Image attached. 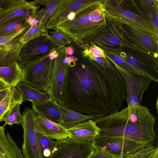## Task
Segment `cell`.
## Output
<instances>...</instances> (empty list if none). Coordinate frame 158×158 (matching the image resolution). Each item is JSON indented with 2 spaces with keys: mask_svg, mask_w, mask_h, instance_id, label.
<instances>
[{
  "mask_svg": "<svg viewBox=\"0 0 158 158\" xmlns=\"http://www.w3.org/2000/svg\"><path fill=\"white\" fill-rule=\"evenodd\" d=\"M126 95L125 81L114 65L104 67L82 56L69 66L64 104L70 108L94 119L103 117L118 111Z\"/></svg>",
  "mask_w": 158,
  "mask_h": 158,
  "instance_id": "1",
  "label": "cell"
},
{
  "mask_svg": "<svg viewBox=\"0 0 158 158\" xmlns=\"http://www.w3.org/2000/svg\"><path fill=\"white\" fill-rule=\"evenodd\" d=\"M93 120L100 129L98 135L124 138L153 145L156 118L148 108L140 104Z\"/></svg>",
  "mask_w": 158,
  "mask_h": 158,
  "instance_id": "2",
  "label": "cell"
},
{
  "mask_svg": "<svg viewBox=\"0 0 158 158\" xmlns=\"http://www.w3.org/2000/svg\"><path fill=\"white\" fill-rule=\"evenodd\" d=\"M72 20H61L51 29L60 32L72 42L92 44L93 39L106 26V15L102 2L90 0L75 12Z\"/></svg>",
  "mask_w": 158,
  "mask_h": 158,
  "instance_id": "3",
  "label": "cell"
},
{
  "mask_svg": "<svg viewBox=\"0 0 158 158\" xmlns=\"http://www.w3.org/2000/svg\"><path fill=\"white\" fill-rule=\"evenodd\" d=\"M94 150L114 158H130L140 150L153 145L119 137L98 135L91 142Z\"/></svg>",
  "mask_w": 158,
  "mask_h": 158,
  "instance_id": "4",
  "label": "cell"
},
{
  "mask_svg": "<svg viewBox=\"0 0 158 158\" xmlns=\"http://www.w3.org/2000/svg\"><path fill=\"white\" fill-rule=\"evenodd\" d=\"M49 54L28 63L22 68V81L37 90L48 92L53 63V60L49 59Z\"/></svg>",
  "mask_w": 158,
  "mask_h": 158,
  "instance_id": "5",
  "label": "cell"
},
{
  "mask_svg": "<svg viewBox=\"0 0 158 158\" xmlns=\"http://www.w3.org/2000/svg\"><path fill=\"white\" fill-rule=\"evenodd\" d=\"M66 47L58 48V57L53 60L49 88L47 92L51 99L59 104L64 103L67 96L69 66L63 59L68 56Z\"/></svg>",
  "mask_w": 158,
  "mask_h": 158,
  "instance_id": "6",
  "label": "cell"
},
{
  "mask_svg": "<svg viewBox=\"0 0 158 158\" xmlns=\"http://www.w3.org/2000/svg\"><path fill=\"white\" fill-rule=\"evenodd\" d=\"M94 150L91 142L69 137L54 141L51 154L48 158H89Z\"/></svg>",
  "mask_w": 158,
  "mask_h": 158,
  "instance_id": "7",
  "label": "cell"
},
{
  "mask_svg": "<svg viewBox=\"0 0 158 158\" xmlns=\"http://www.w3.org/2000/svg\"><path fill=\"white\" fill-rule=\"evenodd\" d=\"M58 48L48 33L36 37L23 45L19 53V63L22 69L28 63Z\"/></svg>",
  "mask_w": 158,
  "mask_h": 158,
  "instance_id": "8",
  "label": "cell"
},
{
  "mask_svg": "<svg viewBox=\"0 0 158 158\" xmlns=\"http://www.w3.org/2000/svg\"><path fill=\"white\" fill-rule=\"evenodd\" d=\"M37 116L29 108H25L21 124L23 131L22 153L24 158H42L37 141L35 125Z\"/></svg>",
  "mask_w": 158,
  "mask_h": 158,
  "instance_id": "9",
  "label": "cell"
},
{
  "mask_svg": "<svg viewBox=\"0 0 158 158\" xmlns=\"http://www.w3.org/2000/svg\"><path fill=\"white\" fill-rule=\"evenodd\" d=\"M113 64L122 74L125 81L128 106L140 104L144 92L149 87L152 80L147 77L133 75L124 69Z\"/></svg>",
  "mask_w": 158,
  "mask_h": 158,
  "instance_id": "10",
  "label": "cell"
},
{
  "mask_svg": "<svg viewBox=\"0 0 158 158\" xmlns=\"http://www.w3.org/2000/svg\"><path fill=\"white\" fill-rule=\"evenodd\" d=\"M117 6L109 8H104L106 15L115 19L122 20L126 24L134 25L152 36H157V28L149 21L147 20L131 11Z\"/></svg>",
  "mask_w": 158,
  "mask_h": 158,
  "instance_id": "11",
  "label": "cell"
},
{
  "mask_svg": "<svg viewBox=\"0 0 158 158\" xmlns=\"http://www.w3.org/2000/svg\"><path fill=\"white\" fill-rule=\"evenodd\" d=\"M89 0H59L54 10L49 17L45 29L48 30L65 18L71 12L77 11Z\"/></svg>",
  "mask_w": 158,
  "mask_h": 158,
  "instance_id": "12",
  "label": "cell"
},
{
  "mask_svg": "<svg viewBox=\"0 0 158 158\" xmlns=\"http://www.w3.org/2000/svg\"><path fill=\"white\" fill-rule=\"evenodd\" d=\"M38 7L26 1L0 11V27L21 17L34 18Z\"/></svg>",
  "mask_w": 158,
  "mask_h": 158,
  "instance_id": "13",
  "label": "cell"
},
{
  "mask_svg": "<svg viewBox=\"0 0 158 158\" xmlns=\"http://www.w3.org/2000/svg\"><path fill=\"white\" fill-rule=\"evenodd\" d=\"M33 110L39 115L51 121L60 123L64 115L60 105L52 99L41 103H32Z\"/></svg>",
  "mask_w": 158,
  "mask_h": 158,
  "instance_id": "14",
  "label": "cell"
},
{
  "mask_svg": "<svg viewBox=\"0 0 158 158\" xmlns=\"http://www.w3.org/2000/svg\"><path fill=\"white\" fill-rule=\"evenodd\" d=\"M69 137L75 139L92 142L99 134L100 129L92 119L80 123L67 129Z\"/></svg>",
  "mask_w": 158,
  "mask_h": 158,
  "instance_id": "15",
  "label": "cell"
},
{
  "mask_svg": "<svg viewBox=\"0 0 158 158\" xmlns=\"http://www.w3.org/2000/svg\"><path fill=\"white\" fill-rule=\"evenodd\" d=\"M36 118L45 134L51 139L60 140L69 136L67 129L60 124L39 115H37Z\"/></svg>",
  "mask_w": 158,
  "mask_h": 158,
  "instance_id": "16",
  "label": "cell"
},
{
  "mask_svg": "<svg viewBox=\"0 0 158 158\" xmlns=\"http://www.w3.org/2000/svg\"><path fill=\"white\" fill-rule=\"evenodd\" d=\"M19 36L5 45V48L0 51V67L19 63V53L24 44L20 42Z\"/></svg>",
  "mask_w": 158,
  "mask_h": 158,
  "instance_id": "17",
  "label": "cell"
},
{
  "mask_svg": "<svg viewBox=\"0 0 158 158\" xmlns=\"http://www.w3.org/2000/svg\"><path fill=\"white\" fill-rule=\"evenodd\" d=\"M16 87L21 93L23 101H27L32 103H41L52 99L47 92L37 90L25 82H20Z\"/></svg>",
  "mask_w": 158,
  "mask_h": 158,
  "instance_id": "18",
  "label": "cell"
},
{
  "mask_svg": "<svg viewBox=\"0 0 158 158\" xmlns=\"http://www.w3.org/2000/svg\"><path fill=\"white\" fill-rule=\"evenodd\" d=\"M64 110V115L59 123L66 129L89 119H94L92 116L77 111L67 106L64 103L60 104Z\"/></svg>",
  "mask_w": 158,
  "mask_h": 158,
  "instance_id": "19",
  "label": "cell"
},
{
  "mask_svg": "<svg viewBox=\"0 0 158 158\" xmlns=\"http://www.w3.org/2000/svg\"><path fill=\"white\" fill-rule=\"evenodd\" d=\"M0 77L11 86L16 87L22 81L23 72L19 63L0 67Z\"/></svg>",
  "mask_w": 158,
  "mask_h": 158,
  "instance_id": "20",
  "label": "cell"
},
{
  "mask_svg": "<svg viewBox=\"0 0 158 158\" xmlns=\"http://www.w3.org/2000/svg\"><path fill=\"white\" fill-rule=\"evenodd\" d=\"M23 101L22 96L16 87L11 86L6 96L0 102V123L3 121L7 112L17 104Z\"/></svg>",
  "mask_w": 158,
  "mask_h": 158,
  "instance_id": "21",
  "label": "cell"
},
{
  "mask_svg": "<svg viewBox=\"0 0 158 158\" xmlns=\"http://www.w3.org/2000/svg\"><path fill=\"white\" fill-rule=\"evenodd\" d=\"M36 117L35 119V125L40 150L42 158H48L51 154L54 141L45 134Z\"/></svg>",
  "mask_w": 158,
  "mask_h": 158,
  "instance_id": "22",
  "label": "cell"
},
{
  "mask_svg": "<svg viewBox=\"0 0 158 158\" xmlns=\"http://www.w3.org/2000/svg\"><path fill=\"white\" fill-rule=\"evenodd\" d=\"M27 19L21 17L0 27V37L21 31H26L30 26Z\"/></svg>",
  "mask_w": 158,
  "mask_h": 158,
  "instance_id": "23",
  "label": "cell"
},
{
  "mask_svg": "<svg viewBox=\"0 0 158 158\" xmlns=\"http://www.w3.org/2000/svg\"><path fill=\"white\" fill-rule=\"evenodd\" d=\"M5 131L4 126H0V158H18Z\"/></svg>",
  "mask_w": 158,
  "mask_h": 158,
  "instance_id": "24",
  "label": "cell"
},
{
  "mask_svg": "<svg viewBox=\"0 0 158 158\" xmlns=\"http://www.w3.org/2000/svg\"><path fill=\"white\" fill-rule=\"evenodd\" d=\"M45 26L40 21L36 24L30 25L27 29L19 36L20 42L23 44L38 36L48 34L45 29Z\"/></svg>",
  "mask_w": 158,
  "mask_h": 158,
  "instance_id": "25",
  "label": "cell"
},
{
  "mask_svg": "<svg viewBox=\"0 0 158 158\" xmlns=\"http://www.w3.org/2000/svg\"><path fill=\"white\" fill-rule=\"evenodd\" d=\"M20 104H17L13 106L6 114L3 121L5 122L3 125L6 124L12 125L15 124L21 123L22 119V115L20 113Z\"/></svg>",
  "mask_w": 158,
  "mask_h": 158,
  "instance_id": "26",
  "label": "cell"
},
{
  "mask_svg": "<svg viewBox=\"0 0 158 158\" xmlns=\"http://www.w3.org/2000/svg\"><path fill=\"white\" fill-rule=\"evenodd\" d=\"M59 0H37L31 2L33 5L39 4L43 5L45 7L43 16L40 21L45 26L48 19L54 10Z\"/></svg>",
  "mask_w": 158,
  "mask_h": 158,
  "instance_id": "27",
  "label": "cell"
},
{
  "mask_svg": "<svg viewBox=\"0 0 158 158\" xmlns=\"http://www.w3.org/2000/svg\"><path fill=\"white\" fill-rule=\"evenodd\" d=\"M48 34L52 38L58 48L65 47L71 44V41L61 33L55 31L47 30Z\"/></svg>",
  "mask_w": 158,
  "mask_h": 158,
  "instance_id": "28",
  "label": "cell"
},
{
  "mask_svg": "<svg viewBox=\"0 0 158 158\" xmlns=\"http://www.w3.org/2000/svg\"><path fill=\"white\" fill-rule=\"evenodd\" d=\"M83 56L89 58L103 57L106 58L104 51L100 48L94 45L91 46L89 49L85 50L83 52Z\"/></svg>",
  "mask_w": 158,
  "mask_h": 158,
  "instance_id": "29",
  "label": "cell"
},
{
  "mask_svg": "<svg viewBox=\"0 0 158 158\" xmlns=\"http://www.w3.org/2000/svg\"><path fill=\"white\" fill-rule=\"evenodd\" d=\"M158 147L152 146L143 148L137 152L130 158H150Z\"/></svg>",
  "mask_w": 158,
  "mask_h": 158,
  "instance_id": "30",
  "label": "cell"
},
{
  "mask_svg": "<svg viewBox=\"0 0 158 158\" xmlns=\"http://www.w3.org/2000/svg\"><path fill=\"white\" fill-rule=\"evenodd\" d=\"M25 0H0V11L7 9L14 6L24 2Z\"/></svg>",
  "mask_w": 158,
  "mask_h": 158,
  "instance_id": "31",
  "label": "cell"
},
{
  "mask_svg": "<svg viewBox=\"0 0 158 158\" xmlns=\"http://www.w3.org/2000/svg\"><path fill=\"white\" fill-rule=\"evenodd\" d=\"M25 31H21L0 37V44L2 45H5L9 43L16 38L22 35Z\"/></svg>",
  "mask_w": 158,
  "mask_h": 158,
  "instance_id": "32",
  "label": "cell"
},
{
  "mask_svg": "<svg viewBox=\"0 0 158 158\" xmlns=\"http://www.w3.org/2000/svg\"><path fill=\"white\" fill-rule=\"evenodd\" d=\"M6 135L9 141L13 147L18 158H24L20 149H19L9 133H7Z\"/></svg>",
  "mask_w": 158,
  "mask_h": 158,
  "instance_id": "33",
  "label": "cell"
},
{
  "mask_svg": "<svg viewBox=\"0 0 158 158\" xmlns=\"http://www.w3.org/2000/svg\"><path fill=\"white\" fill-rule=\"evenodd\" d=\"M89 158H114L102 152L95 150Z\"/></svg>",
  "mask_w": 158,
  "mask_h": 158,
  "instance_id": "34",
  "label": "cell"
},
{
  "mask_svg": "<svg viewBox=\"0 0 158 158\" xmlns=\"http://www.w3.org/2000/svg\"><path fill=\"white\" fill-rule=\"evenodd\" d=\"M59 56V53L57 51V49L54 50L51 52L49 54V59L51 60H54L57 58Z\"/></svg>",
  "mask_w": 158,
  "mask_h": 158,
  "instance_id": "35",
  "label": "cell"
},
{
  "mask_svg": "<svg viewBox=\"0 0 158 158\" xmlns=\"http://www.w3.org/2000/svg\"><path fill=\"white\" fill-rule=\"evenodd\" d=\"M10 87L0 91V102L6 96Z\"/></svg>",
  "mask_w": 158,
  "mask_h": 158,
  "instance_id": "36",
  "label": "cell"
},
{
  "mask_svg": "<svg viewBox=\"0 0 158 158\" xmlns=\"http://www.w3.org/2000/svg\"><path fill=\"white\" fill-rule=\"evenodd\" d=\"M11 87L4 81L0 80V91Z\"/></svg>",
  "mask_w": 158,
  "mask_h": 158,
  "instance_id": "37",
  "label": "cell"
},
{
  "mask_svg": "<svg viewBox=\"0 0 158 158\" xmlns=\"http://www.w3.org/2000/svg\"><path fill=\"white\" fill-rule=\"evenodd\" d=\"M66 53L67 55H71L73 54L74 51L73 48L71 46L66 47Z\"/></svg>",
  "mask_w": 158,
  "mask_h": 158,
  "instance_id": "38",
  "label": "cell"
},
{
  "mask_svg": "<svg viewBox=\"0 0 158 158\" xmlns=\"http://www.w3.org/2000/svg\"><path fill=\"white\" fill-rule=\"evenodd\" d=\"M5 47V45H2L0 44V49L2 50L4 49Z\"/></svg>",
  "mask_w": 158,
  "mask_h": 158,
  "instance_id": "39",
  "label": "cell"
},
{
  "mask_svg": "<svg viewBox=\"0 0 158 158\" xmlns=\"http://www.w3.org/2000/svg\"><path fill=\"white\" fill-rule=\"evenodd\" d=\"M156 108L157 112H158V98L157 99L156 104Z\"/></svg>",
  "mask_w": 158,
  "mask_h": 158,
  "instance_id": "40",
  "label": "cell"
},
{
  "mask_svg": "<svg viewBox=\"0 0 158 158\" xmlns=\"http://www.w3.org/2000/svg\"><path fill=\"white\" fill-rule=\"evenodd\" d=\"M0 80H2V81H3L2 79H1L0 77Z\"/></svg>",
  "mask_w": 158,
  "mask_h": 158,
  "instance_id": "41",
  "label": "cell"
},
{
  "mask_svg": "<svg viewBox=\"0 0 158 158\" xmlns=\"http://www.w3.org/2000/svg\"><path fill=\"white\" fill-rule=\"evenodd\" d=\"M1 50H0V51Z\"/></svg>",
  "mask_w": 158,
  "mask_h": 158,
  "instance_id": "42",
  "label": "cell"
}]
</instances>
